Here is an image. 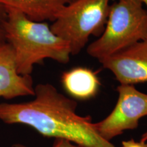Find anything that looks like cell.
<instances>
[{
  "label": "cell",
  "mask_w": 147,
  "mask_h": 147,
  "mask_svg": "<svg viewBox=\"0 0 147 147\" xmlns=\"http://www.w3.org/2000/svg\"><path fill=\"white\" fill-rule=\"evenodd\" d=\"M138 1H140V2H142L143 4L146 5V6L147 7V0H138Z\"/></svg>",
  "instance_id": "9a60e30c"
},
{
  "label": "cell",
  "mask_w": 147,
  "mask_h": 147,
  "mask_svg": "<svg viewBox=\"0 0 147 147\" xmlns=\"http://www.w3.org/2000/svg\"><path fill=\"white\" fill-rule=\"evenodd\" d=\"M74 0H0L6 8L16 10L36 22L54 21L61 11Z\"/></svg>",
  "instance_id": "ba28073f"
},
{
  "label": "cell",
  "mask_w": 147,
  "mask_h": 147,
  "mask_svg": "<svg viewBox=\"0 0 147 147\" xmlns=\"http://www.w3.org/2000/svg\"><path fill=\"white\" fill-rule=\"evenodd\" d=\"M140 141H142V142H147V131H145L144 133L142 134V136H141L140 140Z\"/></svg>",
  "instance_id": "4fadbf2b"
},
{
  "label": "cell",
  "mask_w": 147,
  "mask_h": 147,
  "mask_svg": "<svg viewBox=\"0 0 147 147\" xmlns=\"http://www.w3.org/2000/svg\"><path fill=\"white\" fill-rule=\"evenodd\" d=\"M117 91L119 97L113 111L102 121L95 123L97 133L108 142L124 131L136 129L140 120L147 116V94L131 84H120Z\"/></svg>",
  "instance_id": "5b68a950"
},
{
  "label": "cell",
  "mask_w": 147,
  "mask_h": 147,
  "mask_svg": "<svg viewBox=\"0 0 147 147\" xmlns=\"http://www.w3.org/2000/svg\"><path fill=\"white\" fill-rule=\"evenodd\" d=\"M34 94L32 77L18 73L13 49L0 38V97L9 100Z\"/></svg>",
  "instance_id": "52a82bcc"
},
{
  "label": "cell",
  "mask_w": 147,
  "mask_h": 147,
  "mask_svg": "<svg viewBox=\"0 0 147 147\" xmlns=\"http://www.w3.org/2000/svg\"><path fill=\"white\" fill-rule=\"evenodd\" d=\"M147 36V10L138 0H118L110 5L105 29L88 46L93 58L104 59L127 49Z\"/></svg>",
  "instance_id": "3957f363"
},
{
  "label": "cell",
  "mask_w": 147,
  "mask_h": 147,
  "mask_svg": "<svg viewBox=\"0 0 147 147\" xmlns=\"http://www.w3.org/2000/svg\"><path fill=\"white\" fill-rule=\"evenodd\" d=\"M121 147H147V142L142 141L136 142L134 139H131L122 142Z\"/></svg>",
  "instance_id": "8fae6325"
},
{
  "label": "cell",
  "mask_w": 147,
  "mask_h": 147,
  "mask_svg": "<svg viewBox=\"0 0 147 147\" xmlns=\"http://www.w3.org/2000/svg\"><path fill=\"white\" fill-rule=\"evenodd\" d=\"M110 1L74 0L61 11L51 29L69 44L71 55L80 53L91 36L102 35L109 14Z\"/></svg>",
  "instance_id": "277c9868"
},
{
  "label": "cell",
  "mask_w": 147,
  "mask_h": 147,
  "mask_svg": "<svg viewBox=\"0 0 147 147\" xmlns=\"http://www.w3.org/2000/svg\"><path fill=\"white\" fill-rule=\"evenodd\" d=\"M61 83L69 95L82 100L95 97L100 87L97 74L82 67H74L63 73Z\"/></svg>",
  "instance_id": "9c48e42d"
},
{
  "label": "cell",
  "mask_w": 147,
  "mask_h": 147,
  "mask_svg": "<svg viewBox=\"0 0 147 147\" xmlns=\"http://www.w3.org/2000/svg\"><path fill=\"white\" fill-rule=\"evenodd\" d=\"M5 8L4 39L13 49L19 74L31 76L34 65L47 59L61 64L68 63L69 44L54 34L47 22L32 21L19 11Z\"/></svg>",
  "instance_id": "7a4b0ae2"
},
{
  "label": "cell",
  "mask_w": 147,
  "mask_h": 147,
  "mask_svg": "<svg viewBox=\"0 0 147 147\" xmlns=\"http://www.w3.org/2000/svg\"><path fill=\"white\" fill-rule=\"evenodd\" d=\"M34 100L0 103V121L32 127L45 137L65 139L80 147H117L97 133L89 116L76 113L77 103L50 83L34 87Z\"/></svg>",
  "instance_id": "6da1fadb"
},
{
  "label": "cell",
  "mask_w": 147,
  "mask_h": 147,
  "mask_svg": "<svg viewBox=\"0 0 147 147\" xmlns=\"http://www.w3.org/2000/svg\"><path fill=\"white\" fill-rule=\"evenodd\" d=\"M100 62L113 74L121 84L147 82V36Z\"/></svg>",
  "instance_id": "8992f818"
},
{
  "label": "cell",
  "mask_w": 147,
  "mask_h": 147,
  "mask_svg": "<svg viewBox=\"0 0 147 147\" xmlns=\"http://www.w3.org/2000/svg\"><path fill=\"white\" fill-rule=\"evenodd\" d=\"M6 9L3 5L0 3V38H3V39H4L3 24H4V21L6 18Z\"/></svg>",
  "instance_id": "30bf717a"
},
{
  "label": "cell",
  "mask_w": 147,
  "mask_h": 147,
  "mask_svg": "<svg viewBox=\"0 0 147 147\" xmlns=\"http://www.w3.org/2000/svg\"><path fill=\"white\" fill-rule=\"evenodd\" d=\"M10 147H27V146L22 144H12V146Z\"/></svg>",
  "instance_id": "5bb4252c"
},
{
  "label": "cell",
  "mask_w": 147,
  "mask_h": 147,
  "mask_svg": "<svg viewBox=\"0 0 147 147\" xmlns=\"http://www.w3.org/2000/svg\"><path fill=\"white\" fill-rule=\"evenodd\" d=\"M52 147H80L65 139H55Z\"/></svg>",
  "instance_id": "7c38bea8"
}]
</instances>
